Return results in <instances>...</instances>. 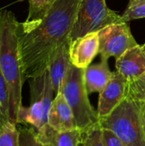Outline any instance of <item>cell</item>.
<instances>
[{
    "mask_svg": "<svg viewBox=\"0 0 145 146\" xmlns=\"http://www.w3.org/2000/svg\"><path fill=\"white\" fill-rule=\"evenodd\" d=\"M29 4L26 21H35L43 19L57 0H27Z\"/></svg>",
    "mask_w": 145,
    "mask_h": 146,
    "instance_id": "obj_15",
    "label": "cell"
},
{
    "mask_svg": "<svg viewBox=\"0 0 145 146\" xmlns=\"http://www.w3.org/2000/svg\"><path fill=\"white\" fill-rule=\"evenodd\" d=\"M127 80L119 72H114L111 80L99 93L97 115L99 119L110 115L126 98Z\"/></svg>",
    "mask_w": 145,
    "mask_h": 146,
    "instance_id": "obj_8",
    "label": "cell"
},
{
    "mask_svg": "<svg viewBox=\"0 0 145 146\" xmlns=\"http://www.w3.org/2000/svg\"><path fill=\"white\" fill-rule=\"evenodd\" d=\"M142 48H143V50H144V53H145V44L142 46Z\"/></svg>",
    "mask_w": 145,
    "mask_h": 146,
    "instance_id": "obj_27",
    "label": "cell"
},
{
    "mask_svg": "<svg viewBox=\"0 0 145 146\" xmlns=\"http://www.w3.org/2000/svg\"><path fill=\"white\" fill-rule=\"evenodd\" d=\"M83 142L85 146H104L99 122L83 133Z\"/></svg>",
    "mask_w": 145,
    "mask_h": 146,
    "instance_id": "obj_19",
    "label": "cell"
},
{
    "mask_svg": "<svg viewBox=\"0 0 145 146\" xmlns=\"http://www.w3.org/2000/svg\"><path fill=\"white\" fill-rule=\"evenodd\" d=\"M116 71L127 81H132L145 74V53L139 44L127 50L115 62Z\"/></svg>",
    "mask_w": 145,
    "mask_h": 146,
    "instance_id": "obj_10",
    "label": "cell"
},
{
    "mask_svg": "<svg viewBox=\"0 0 145 146\" xmlns=\"http://www.w3.org/2000/svg\"><path fill=\"white\" fill-rule=\"evenodd\" d=\"M78 146H85V143L83 142V139H82V141L79 144V145Z\"/></svg>",
    "mask_w": 145,
    "mask_h": 146,
    "instance_id": "obj_26",
    "label": "cell"
},
{
    "mask_svg": "<svg viewBox=\"0 0 145 146\" xmlns=\"http://www.w3.org/2000/svg\"><path fill=\"white\" fill-rule=\"evenodd\" d=\"M48 125L57 132L76 128L72 110L61 92L56 94L53 99L49 112Z\"/></svg>",
    "mask_w": 145,
    "mask_h": 146,
    "instance_id": "obj_11",
    "label": "cell"
},
{
    "mask_svg": "<svg viewBox=\"0 0 145 146\" xmlns=\"http://www.w3.org/2000/svg\"><path fill=\"white\" fill-rule=\"evenodd\" d=\"M140 115H141V122L145 136V102H140Z\"/></svg>",
    "mask_w": 145,
    "mask_h": 146,
    "instance_id": "obj_23",
    "label": "cell"
},
{
    "mask_svg": "<svg viewBox=\"0 0 145 146\" xmlns=\"http://www.w3.org/2000/svg\"><path fill=\"white\" fill-rule=\"evenodd\" d=\"M0 146H20L18 125L8 121L0 127Z\"/></svg>",
    "mask_w": 145,
    "mask_h": 146,
    "instance_id": "obj_16",
    "label": "cell"
},
{
    "mask_svg": "<svg viewBox=\"0 0 145 146\" xmlns=\"http://www.w3.org/2000/svg\"><path fill=\"white\" fill-rule=\"evenodd\" d=\"M99 54L102 60L111 56L118 59L127 50L138 45L126 21L111 24L98 32Z\"/></svg>",
    "mask_w": 145,
    "mask_h": 146,
    "instance_id": "obj_7",
    "label": "cell"
},
{
    "mask_svg": "<svg viewBox=\"0 0 145 146\" xmlns=\"http://www.w3.org/2000/svg\"><path fill=\"white\" fill-rule=\"evenodd\" d=\"M126 98L136 102H145V74L127 82Z\"/></svg>",
    "mask_w": 145,
    "mask_h": 146,
    "instance_id": "obj_17",
    "label": "cell"
},
{
    "mask_svg": "<svg viewBox=\"0 0 145 146\" xmlns=\"http://www.w3.org/2000/svg\"><path fill=\"white\" fill-rule=\"evenodd\" d=\"M9 92L8 83L0 68V108L9 118Z\"/></svg>",
    "mask_w": 145,
    "mask_h": 146,
    "instance_id": "obj_21",
    "label": "cell"
},
{
    "mask_svg": "<svg viewBox=\"0 0 145 146\" xmlns=\"http://www.w3.org/2000/svg\"><path fill=\"white\" fill-rule=\"evenodd\" d=\"M39 140L46 146H78L83 139V133L79 128L57 132L49 125L37 132Z\"/></svg>",
    "mask_w": 145,
    "mask_h": 146,
    "instance_id": "obj_14",
    "label": "cell"
},
{
    "mask_svg": "<svg viewBox=\"0 0 145 146\" xmlns=\"http://www.w3.org/2000/svg\"><path fill=\"white\" fill-rule=\"evenodd\" d=\"M121 21L122 16L109 9L105 0H79L69 41Z\"/></svg>",
    "mask_w": 145,
    "mask_h": 146,
    "instance_id": "obj_6",
    "label": "cell"
},
{
    "mask_svg": "<svg viewBox=\"0 0 145 146\" xmlns=\"http://www.w3.org/2000/svg\"><path fill=\"white\" fill-rule=\"evenodd\" d=\"M99 125L112 131L126 146H145L140 102L125 98L110 115L99 119Z\"/></svg>",
    "mask_w": 145,
    "mask_h": 146,
    "instance_id": "obj_5",
    "label": "cell"
},
{
    "mask_svg": "<svg viewBox=\"0 0 145 146\" xmlns=\"http://www.w3.org/2000/svg\"><path fill=\"white\" fill-rule=\"evenodd\" d=\"M138 1H139V0H130L129 1V3H128V6H132V5H133L134 3H136Z\"/></svg>",
    "mask_w": 145,
    "mask_h": 146,
    "instance_id": "obj_25",
    "label": "cell"
},
{
    "mask_svg": "<svg viewBox=\"0 0 145 146\" xmlns=\"http://www.w3.org/2000/svg\"><path fill=\"white\" fill-rule=\"evenodd\" d=\"M19 21L10 10L0 13V68L8 83L9 92V120L17 124L22 106V86L26 80L21 58L19 43Z\"/></svg>",
    "mask_w": 145,
    "mask_h": 146,
    "instance_id": "obj_2",
    "label": "cell"
},
{
    "mask_svg": "<svg viewBox=\"0 0 145 146\" xmlns=\"http://www.w3.org/2000/svg\"><path fill=\"white\" fill-rule=\"evenodd\" d=\"M79 1L57 0L43 19L19 23L20 52L26 80L44 73L57 48L69 41Z\"/></svg>",
    "mask_w": 145,
    "mask_h": 146,
    "instance_id": "obj_1",
    "label": "cell"
},
{
    "mask_svg": "<svg viewBox=\"0 0 145 146\" xmlns=\"http://www.w3.org/2000/svg\"><path fill=\"white\" fill-rule=\"evenodd\" d=\"M124 21L127 22L136 19L145 17V0H139L132 6H127L126 11L121 15Z\"/></svg>",
    "mask_w": 145,
    "mask_h": 146,
    "instance_id": "obj_20",
    "label": "cell"
},
{
    "mask_svg": "<svg viewBox=\"0 0 145 146\" xmlns=\"http://www.w3.org/2000/svg\"><path fill=\"white\" fill-rule=\"evenodd\" d=\"M69 43L70 41H68L57 48L48 65V71L55 95L59 93L63 80L72 64L69 56Z\"/></svg>",
    "mask_w": 145,
    "mask_h": 146,
    "instance_id": "obj_12",
    "label": "cell"
},
{
    "mask_svg": "<svg viewBox=\"0 0 145 146\" xmlns=\"http://www.w3.org/2000/svg\"><path fill=\"white\" fill-rule=\"evenodd\" d=\"M99 53L98 32L90 33L69 43V56L73 65L85 69Z\"/></svg>",
    "mask_w": 145,
    "mask_h": 146,
    "instance_id": "obj_9",
    "label": "cell"
},
{
    "mask_svg": "<svg viewBox=\"0 0 145 146\" xmlns=\"http://www.w3.org/2000/svg\"><path fill=\"white\" fill-rule=\"evenodd\" d=\"M102 136L104 146H126L112 131L102 128Z\"/></svg>",
    "mask_w": 145,
    "mask_h": 146,
    "instance_id": "obj_22",
    "label": "cell"
},
{
    "mask_svg": "<svg viewBox=\"0 0 145 146\" xmlns=\"http://www.w3.org/2000/svg\"><path fill=\"white\" fill-rule=\"evenodd\" d=\"M8 121H9V118H8V116L3 113V111L2 109L0 108V127H1L4 123H6Z\"/></svg>",
    "mask_w": 145,
    "mask_h": 146,
    "instance_id": "obj_24",
    "label": "cell"
},
{
    "mask_svg": "<svg viewBox=\"0 0 145 146\" xmlns=\"http://www.w3.org/2000/svg\"><path fill=\"white\" fill-rule=\"evenodd\" d=\"M85 69L71 64L60 92L73 114L75 126L83 133L99 122L97 112L90 103L84 81Z\"/></svg>",
    "mask_w": 145,
    "mask_h": 146,
    "instance_id": "obj_3",
    "label": "cell"
},
{
    "mask_svg": "<svg viewBox=\"0 0 145 146\" xmlns=\"http://www.w3.org/2000/svg\"><path fill=\"white\" fill-rule=\"evenodd\" d=\"M112 75L113 72L110 71L106 60H102L97 64L87 67L84 72V81L88 94L102 92L111 80Z\"/></svg>",
    "mask_w": 145,
    "mask_h": 146,
    "instance_id": "obj_13",
    "label": "cell"
},
{
    "mask_svg": "<svg viewBox=\"0 0 145 146\" xmlns=\"http://www.w3.org/2000/svg\"><path fill=\"white\" fill-rule=\"evenodd\" d=\"M29 86L30 105H22L20 109L17 125L29 126L40 132L48 126L49 112L55 98L48 68L41 74L30 79Z\"/></svg>",
    "mask_w": 145,
    "mask_h": 146,
    "instance_id": "obj_4",
    "label": "cell"
},
{
    "mask_svg": "<svg viewBox=\"0 0 145 146\" xmlns=\"http://www.w3.org/2000/svg\"><path fill=\"white\" fill-rule=\"evenodd\" d=\"M19 131L20 146H46L39 140L33 127L23 125L19 127Z\"/></svg>",
    "mask_w": 145,
    "mask_h": 146,
    "instance_id": "obj_18",
    "label": "cell"
}]
</instances>
